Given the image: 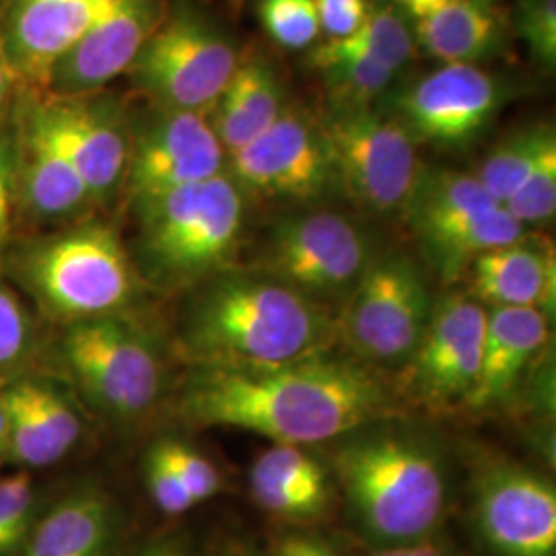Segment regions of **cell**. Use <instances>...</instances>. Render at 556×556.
Wrapping results in <instances>:
<instances>
[{"mask_svg": "<svg viewBox=\"0 0 556 556\" xmlns=\"http://www.w3.org/2000/svg\"><path fill=\"white\" fill-rule=\"evenodd\" d=\"M178 410L199 427H233L301 447L386 422L402 406L371 367L326 351L264 367H194Z\"/></svg>", "mask_w": 556, "mask_h": 556, "instance_id": "obj_1", "label": "cell"}, {"mask_svg": "<svg viewBox=\"0 0 556 556\" xmlns=\"http://www.w3.org/2000/svg\"><path fill=\"white\" fill-rule=\"evenodd\" d=\"M334 340L328 307L260 273L211 278L179 328V351L202 369L278 365L326 353Z\"/></svg>", "mask_w": 556, "mask_h": 556, "instance_id": "obj_2", "label": "cell"}, {"mask_svg": "<svg viewBox=\"0 0 556 556\" xmlns=\"http://www.w3.org/2000/svg\"><path fill=\"white\" fill-rule=\"evenodd\" d=\"M334 475L355 528L378 548L438 534L450 505L445 466L433 445L374 425L337 439Z\"/></svg>", "mask_w": 556, "mask_h": 556, "instance_id": "obj_3", "label": "cell"}, {"mask_svg": "<svg viewBox=\"0 0 556 556\" xmlns=\"http://www.w3.org/2000/svg\"><path fill=\"white\" fill-rule=\"evenodd\" d=\"M132 208L139 220L137 270L163 291L217 277L238 252L245 194L227 172Z\"/></svg>", "mask_w": 556, "mask_h": 556, "instance_id": "obj_4", "label": "cell"}, {"mask_svg": "<svg viewBox=\"0 0 556 556\" xmlns=\"http://www.w3.org/2000/svg\"><path fill=\"white\" fill-rule=\"evenodd\" d=\"M11 268L41 309L66 324L116 316L135 298L139 278L118 233L103 223L29 241Z\"/></svg>", "mask_w": 556, "mask_h": 556, "instance_id": "obj_5", "label": "cell"}, {"mask_svg": "<svg viewBox=\"0 0 556 556\" xmlns=\"http://www.w3.org/2000/svg\"><path fill=\"white\" fill-rule=\"evenodd\" d=\"M59 357L80 396L116 422L144 417L160 402V353L119 314L66 324Z\"/></svg>", "mask_w": 556, "mask_h": 556, "instance_id": "obj_6", "label": "cell"}, {"mask_svg": "<svg viewBox=\"0 0 556 556\" xmlns=\"http://www.w3.org/2000/svg\"><path fill=\"white\" fill-rule=\"evenodd\" d=\"M318 124L346 197L374 215H402L422 172L406 128L371 105H332Z\"/></svg>", "mask_w": 556, "mask_h": 556, "instance_id": "obj_7", "label": "cell"}, {"mask_svg": "<svg viewBox=\"0 0 556 556\" xmlns=\"http://www.w3.org/2000/svg\"><path fill=\"white\" fill-rule=\"evenodd\" d=\"M238 64L236 46L217 25L179 7L167 13L126 75L155 105L206 114Z\"/></svg>", "mask_w": 556, "mask_h": 556, "instance_id": "obj_8", "label": "cell"}, {"mask_svg": "<svg viewBox=\"0 0 556 556\" xmlns=\"http://www.w3.org/2000/svg\"><path fill=\"white\" fill-rule=\"evenodd\" d=\"M431 309L427 285L413 260L400 254L371 260L340 305L337 340L363 365L400 369L415 353Z\"/></svg>", "mask_w": 556, "mask_h": 556, "instance_id": "obj_9", "label": "cell"}, {"mask_svg": "<svg viewBox=\"0 0 556 556\" xmlns=\"http://www.w3.org/2000/svg\"><path fill=\"white\" fill-rule=\"evenodd\" d=\"M369 262V245L351 220L316 211L278 220L260 245L254 273L328 307L344 303Z\"/></svg>", "mask_w": 556, "mask_h": 556, "instance_id": "obj_10", "label": "cell"}, {"mask_svg": "<svg viewBox=\"0 0 556 556\" xmlns=\"http://www.w3.org/2000/svg\"><path fill=\"white\" fill-rule=\"evenodd\" d=\"M486 307L466 293H450L431 309L415 353L400 367L397 397L431 413L466 406L477 388Z\"/></svg>", "mask_w": 556, "mask_h": 556, "instance_id": "obj_11", "label": "cell"}, {"mask_svg": "<svg viewBox=\"0 0 556 556\" xmlns=\"http://www.w3.org/2000/svg\"><path fill=\"white\" fill-rule=\"evenodd\" d=\"M227 172V153L204 112L155 105L137 132L124 186L130 204L155 199Z\"/></svg>", "mask_w": 556, "mask_h": 556, "instance_id": "obj_12", "label": "cell"}, {"mask_svg": "<svg viewBox=\"0 0 556 556\" xmlns=\"http://www.w3.org/2000/svg\"><path fill=\"white\" fill-rule=\"evenodd\" d=\"M227 174L245 197L287 202L319 199L334 184L318 119L301 108H285L258 139L227 155Z\"/></svg>", "mask_w": 556, "mask_h": 556, "instance_id": "obj_13", "label": "cell"}, {"mask_svg": "<svg viewBox=\"0 0 556 556\" xmlns=\"http://www.w3.org/2000/svg\"><path fill=\"white\" fill-rule=\"evenodd\" d=\"M472 523L491 556H555V484L516 464H493L475 480Z\"/></svg>", "mask_w": 556, "mask_h": 556, "instance_id": "obj_14", "label": "cell"}, {"mask_svg": "<svg viewBox=\"0 0 556 556\" xmlns=\"http://www.w3.org/2000/svg\"><path fill=\"white\" fill-rule=\"evenodd\" d=\"M505 91L477 64H443L394 98V116L417 140L464 147L497 116Z\"/></svg>", "mask_w": 556, "mask_h": 556, "instance_id": "obj_15", "label": "cell"}, {"mask_svg": "<svg viewBox=\"0 0 556 556\" xmlns=\"http://www.w3.org/2000/svg\"><path fill=\"white\" fill-rule=\"evenodd\" d=\"M167 13V0H118L54 64L43 89L50 98L98 93L130 71Z\"/></svg>", "mask_w": 556, "mask_h": 556, "instance_id": "obj_16", "label": "cell"}, {"mask_svg": "<svg viewBox=\"0 0 556 556\" xmlns=\"http://www.w3.org/2000/svg\"><path fill=\"white\" fill-rule=\"evenodd\" d=\"M118 0H9L0 54L15 80L46 87L50 71Z\"/></svg>", "mask_w": 556, "mask_h": 556, "instance_id": "obj_17", "label": "cell"}, {"mask_svg": "<svg viewBox=\"0 0 556 556\" xmlns=\"http://www.w3.org/2000/svg\"><path fill=\"white\" fill-rule=\"evenodd\" d=\"M46 110L62 147L75 163L93 202L116 194L130 157V124L118 101L89 93L46 98Z\"/></svg>", "mask_w": 556, "mask_h": 556, "instance_id": "obj_18", "label": "cell"}, {"mask_svg": "<svg viewBox=\"0 0 556 556\" xmlns=\"http://www.w3.org/2000/svg\"><path fill=\"white\" fill-rule=\"evenodd\" d=\"M17 200L40 220H62L93 200L50 122L46 101L29 100L20 112Z\"/></svg>", "mask_w": 556, "mask_h": 556, "instance_id": "obj_19", "label": "cell"}, {"mask_svg": "<svg viewBox=\"0 0 556 556\" xmlns=\"http://www.w3.org/2000/svg\"><path fill=\"white\" fill-rule=\"evenodd\" d=\"M126 516L100 486H80L36 517L11 556H126Z\"/></svg>", "mask_w": 556, "mask_h": 556, "instance_id": "obj_20", "label": "cell"}, {"mask_svg": "<svg viewBox=\"0 0 556 556\" xmlns=\"http://www.w3.org/2000/svg\"><path fill=\"white\" fill-rule=\"evenodd\" d=\"M250 491L260 509L295 526L324 521L334 503L328 470L298 445L266 450L250 470Z\"/></svg>", "mask_w": 556, "mask_h": 556, "instance_id": "obj_21", "label": "cell"}, {"mask_svg": "<svg viewBox=\"0 0 556 556\" xmlns=\"http://www.w3.org/2000/svg\"><path fill=\"white\" fill-rule=\"evenodd\" d=\"M472 298L489 307H528L553 316L556 299L555 250L528 236L478 256L470 268Z\"/></svg>", "mask_w": 556, "mask_h": 556, "instance_id": "obj_22", "label": "cell"}, {"mask_svg": "<svg viewBox=\"0 0 556 556\" xmlns=\"http://www.w3.org/2000/svg\"><path fill=\"white\" fill-rule=\"evenodd\" d=\"M548 334V316L540 309H486L480 371L468 408L486 410L511 396L532 361L546 346Z\"/></svg>", "mask_w": 556, "mask_h": 556, "instance_id": "obj_23", "label": "cell"}, {"mask_svg": "<svg viewBox=\"0 0 556 556\" xmlns=\"http://www.w3.org/2000/svg\"><path fill=\"white\" fill-rule=\"evenodd\" d=\"M285 89L264 56L239 59L233 77L206 112L227 155L258 139L285 112Z\"/></svg>", "mask_w": 556, "mask_h": 556, "instance_id": "obj_24", "label": "cell"}, {"mask_svg": "<svg viewBox=\"0 0 556 556\" xmlns=\"http://www.w3.org/2000/svg\"><path fill=\"white\" fill-rule=\"evenodd\" d=\"M503 21L497 0H443L418 17L417 40L441 64H477L497 48Z\"/></svg>", "mask_w": 556, "mask_h": 556, "instance_id": "obj_25", "label": "cell"}, {"mask_svg": "<svg viewBox=\"0 0 556 556\" xmlns=\"http://www.w3.org/2000/svg\"><path fill=\"white\" fill-rule=\"evenodd\" d=\"M523 236L526 227L503 206H497L482 215L456 220L425 233L418 241L439 275L450 282L462 277L478 256L519 241Z\"/></svg>", "mask_w": 556, "mask_h": 556, "instance_id": "obj_26", "label": "cell"}, {"mask_svg": "<svg viewBox=\"0 0 556 556\" xmlns=\"http://www.w3.org/2000/svg\"><path fill=\"white\" fill-rule=\"evenodd\" d=\"M497 204L472 174L452 169H422L404 208L413 233L420 238L456 220L493 211Z\"/></svg>", "mask_w": 556, "mask_h": 556, "instance_id": "obj_27", "label": "cell"}, {"mask_svg": "<svg viewBox=\"0 0 556 556\" xmlns=\"http://www.w3.org/2000/svg\"><path fill=\"white\" fill-rule=\"evenodd\" d=\"M309 64L321 75L332 105H371L396 77L392 68L334 40L318 46Z\"/></svg>", "mask_w": 556, "mask_h": 556, "instance_id": "obj_28", "label": "cell"}, {"mask_svg": "<svg viewBox=\"0 0 556 556\" xmlns=\"http://www.w3.org/2000/svg\"><path fill=\"white\" fill-rule=\"evenodd\" d=\"M556 140L548 124H534L501 140L482 161L477 178L497 204H505L534 172L544 151Z\"/></svg>", "mask_w": 556, "mask_h": 556, "instance_id": "obj_29", "label": "cell"}, {"mask_svg": "<svg viewBox=\"0 0 556 556\" xmlns=\"http://www.w3.org/2000/svg\"><path fill=\"white\" fill-rule=\"evenodd\" d=\"M346 48L397 73L415 52V36L406 20L390 4L369 7L357 31L344 40Z\"/></svg>", "mask_w": 556, "mask_h": 556, "instance_id": "obj_30", "label": "cell"}, {"mask_svg": "<svg viewBox=\"0 0 556 556\" xmlns=\"http://www.w3.org/2000/svg\"><path fill=\"white\" fill-rule=\"evenodd\" d=\"M20 383L54 454L59 459L71 454L83 435V422L73 400L50 381L31 378L20 379Z\"/></svg>", "mask_w": 556, "mask_h": 556, "instance_id": "obj_31", "label": "cell"}, {"mask_svg": "<svg viewBox=\"0 0 556 556\" xmlns=\"http://www.w3.org/2000/svg\"><path fill=\"white\" fill-rule=\"evenodd\" d=\"M258 17L278 46L303 50L318 40L316 0H260Z\"/></svg>", "mask_w": 556, "mask_h": 556, "instance_id": "obj_32", "label": "cell"}, {"mask_svg": "<svg viewBox=\"0 0 556 556\" xmlns=\"http://www.w3.org/2000/svg\"><path fill=\"white\" fill-rule=\"evenodd\" d=\"M503 208L523 227L540 225L555 217L556 211V140L544 151L534 172L523 181Z\"/></svg>", "mask_w": 556, "mask_h": 556, "instance_id": "obj_33", "label": "cell"}, {"mask_svg": "<svg viewBox=\"0 0 556 556\" xmlns=\"http://www.w3.org/2000/svg\"><path fill=\"white\" fill-rule=\"evenodd\" d=\"M38 516V495L27 475L0 480V556L20 548Z\"/></svg>", "mask_w": 556, "mask_h": 556, "instance_id": "obj_34", "label": "cell"}, {"mask_svg": "<svg viewBox=\"0 0 556 556\" xmlns=\"http://www.w3.org/2000/svg\"><path fill=\"white\" fill-rule=\"evenodd\" d=\"M516 29L544 71L556 64V0H517Z\"/></svg>", "mask_w": 556, "mask_h": 556, "instance_id": "obj_35", "label": "cell"}, {"mask_svg": "<svg viewBox=\"0 0 556 556\" xmlns=\"http://www.w3.org/2000/svg\"><path fill=\"white\" fill-rule=\"evenodd\" d=\"M31 321L17 295L0 280V378L13 374L31 351Z\"/></svg>", "mask_w": 556, "mask_h": 556, "instance_id": "obj_36", "label": "cell"}, {"mask_svg": "<svg viewBox=\"0 0 556 556\" xmlns=\"http://www.w3.org/2000/svg\"><path fill=\"white\" fill-rule=\"evenodd\" d=\"M163 459L176 470L179 480L186 484L190 495L199 503L215 497L223 489V478L211 459L200 456L197 450L181 441L165 439L155 445Z\"/></svg>", "mask_w": 556, "mask_h": 556, "instance_id": "obj_37", "label": "cell"}, {"mask_svg": "<svg viewBox=\"0 0 556 556\" xmlns=\"http://www.w3.org/2000/svg\"><path fill=\"white\" fill-rule=\"evenodd\" d=\"M144 482L153 503L165 516H184L192 507H197V501L179 480L176 470L155 450V445L144 462Z\"/></svg>", "mask_w": 556, "mask_h": 556, "instance_id": "obj_38", "label": "cell"}, {"mask_svg": "<svg viewBox=\"0 0 556 556\" xmlns=\"http://www.w3.org/2000/svg\"><path fill=\"white\" fill-rule=\"evenodd\" d=\"M20 144L15 128H0V241L9 236L17 202Z\"/></svg>", "mask_w": 556, "mask_h": 556, "instance_id": "obj_39", "label": "cell"}, {"mask_svg": "<svg viewBox=\"0 0 556 556\" xmlns=\"http://www.w3.org/2000/svg\"><path fill=\"white\" fill-rule=\"evenodd\" d=\"M319 29L328 40H344L357 31L369 11L367 0H316Z\"/></svg>", "mask_w": 556, "mask_h": 556, "instance_id": "obj_40", "label": "cell"}, {"mask_svg": "<svg viewBox=\"0 0 556 556\" xmlns=\"http://www.w3.org/2000/svg\"><path fill=\"white\" fill-rule=\"evenodd\" d=\"M128 556H200L192 538L186 532H165L151 538L137 553Z\"/></svg>", "mask_w": 556, "mask_h": 556, "instance_id": "obj_41", "label": "cell"}, {"mask_svg": "<svg viewBox=\"0 0 556 556\" xmlns=\"http://www.w3.org/2000/svg\"><path fill=\"white\" fill-rule=\"evenodd\" d=\"M270 556H338L337 551L312 534H285L278 538Z\"/></svg>", "mask_w": 556, "mask_h": 556, "instance_id": "obj_42", "label": "cell"}, {"mask_svg": "<svg viewBox=\"0 0 556 556\" xmlns=\"http://www.w3.org/2000/svg\"><path fill=\"white\" fill-rule=\"evenodd\" d=\"M367 556H454V553H452V546L435 534L415 544L376 548L371 555Z\"/></svg>", "mask_w": 556, "mask_h": 556, "instance_id": "obj_43", "label": "cell"}, {"mask_svg": "<svg viewBox=\"0 0 556 556\" xmlns=\"http://www.w3.org/2000/svg\"><path fill=\"white\" fill-rule=\"evenodd\" d=\"M208 556H270L264 551H260L258 546H254L252 542L245 540H227L223 542L219 548H215Z\"/></svg>", "mask_w": 556, "mask_h": 556, "instance_id": "obj_44", "label": "cell"}, {"mask_svg": "<svg viewBox=\"0 0 556 556\" xmlns=\"http://www.w3.org/2000/svg\"><path fill=\"white\" fill-rule=\"evenodd\" d=\"M15 83L17 80H15L13 73L9 71L7 62H4L2 54H0V124H2V119H4L7 112H9V103H11Z\"/></svg>", "mask_w": 556, "mask_h": 556, "instance_id": "obj_45", "label": "cell"}, {"mask_svg": "<svg viewBox=\"0 0 556 556\" xmlns=\"http://www.w3.org/2000/svg\"><path fill=\"white\" fill-rule=\"evenodd\" d=\"M415 20L422 17L425 13L433 11L438 4H441L443 0H397Z\"/></svg>", "mask_w": 556, "mask_h": 556, "instance_id": "obj_46", "label": "cell"}, {"mask_svg": "<svg viewBox=\"0 0 556 556\" xmlns=\"http://www.w3.org/2000/svg\"><path fill=\"white\" fill-rule=\"evenodd\" d=\"M0 454H7V410L0 394Z\"/></svg>", "mask_w": 556, "mask_h": 556, "instance_id": "obj_47", "label": "cell"}]
</instances>
